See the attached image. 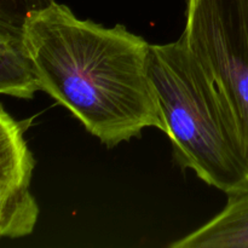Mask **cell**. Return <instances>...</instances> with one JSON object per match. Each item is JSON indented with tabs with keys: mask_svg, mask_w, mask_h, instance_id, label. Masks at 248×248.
<instances>
[{
	"mask_svg": "<svg viewBox=\"0 0 248 248\" xmlns=\"http://www.w3.org/2000/svg\"><path fill=\"white\" fill-rule=\"evenodd\" d=\"M227 195V205L216 217L169 247L248 248V184Z\"/></svg>",
	"mask_w": 248,
	"mask_h": 248,
	"instance_id": "5b68a950",
	"label": "cell"
},
{
	"mask_svg": "<svg viewBox=\"0 0 248 248\" xmlns=\"http://www.w3.org/2000/svg\"><path fill=\"white\" fill-rule=\"evenodd\" d=\"M41 91L109 148L167 126L149 75L150 46L123 24L80 19L55 2L24 23Z\"/></svg>",
	"mask_w": 248,
	"mask_h": 248,
	"instance_id": "6da1fadb",
	"label": "cell"
},
{
	"mask_svg": "<svg viewBox=\"0 0 248 248\" xmlns=\"http://www.w3.org/2000/svg\"><path fill=\"white\" fill-rule=\"evenodd\" d=\"M31 119L16 120L0 109V235L19 239L33 232L39 206L31 193L35 160L24 140Z\"/></svg>",
	"mask_w": 248,
	"mask_h": 248,
	"instance_id": "277c9868",
	"label": "cell"
},
{
	"mask_svg": "<svg viewBox=\"0 0 248 248\" xmlns=\"http://www.w3.org/2000/svg\"><path fill=\"white\" fill-rule=\"evenodd\" d=\"M55 2V0H0V23L24 28L31 15Z\"/></svg>",
	"mask_w": 248,
	"mask_h": 248,
	"instance_id": "52a82bcc",
	"label": "cell"
},
{
	"mask_svg": "<svg viewBox=\"0 0 248 248\" xmlns=\"http://www.w3.org/2000/svg\"><path fill=\"white\" fill-rule=\"evenodd\" d=\"M149 75L176 164L225 194L248 184V154L236 121L182 36L150 46Z\"/></svg>",
	"mask_w": 248,
	"mask_h": 248,
	"instance_id": "7a4b0ae2",
	"label": "cell"
},
{
	"mask_svg": "<svg viewBox=\"0 0 248 248\" xmlns=\"http://www.w3.org/2000/svg\"><path fill=\"white\" fill-rule=\"evenodd\" d=\"M182 38L229 107L248 154V0H188Z\"/></svg>",
	"mask_w": 248,
	"mask_h": 248,
	"instance_id": "3957f363",
	"label": "cell"
},
{
	"mask_svg": "<svg viewBox=\"0 0 248 248\" xmlns=\"http://www.w3.org/2000/svg\"><path fill=\"white\" fill-rule=\"evenodd\" d=\"M41 90L23 28L0 23V93L31 99Z\"/></svg>",
	"mask_w": 248,
	"mask_h": 248,
	"instance_id": "8992f818",
	"label": "cell"
}]
</instances>
